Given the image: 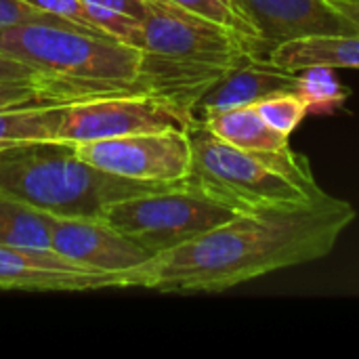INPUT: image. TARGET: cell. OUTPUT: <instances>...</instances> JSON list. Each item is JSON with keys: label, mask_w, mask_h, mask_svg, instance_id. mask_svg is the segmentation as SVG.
I'll return each instance as SVG.
<instances>
[{"label": "cell", "mask_w": 359, "mask_h": 359, "mask_svg": "<svg viewBox=\"0 0 359 359\" xmlns=\"http://www.w3.org/2000/svg\"><path fill=\"white\" fill-rule=\"evenodd\" d=\"M353 219L355 208L339 198L301 210L240 212L229 223L124 271L122 288L221 292L330 255Z\"/></svg>", "instance_id": "1"}, {"label": "cell", "mask_w": 359, "mask_h": 359, "mask_svg": "<svg viewBox=\"0 0 359 359\" xmlns=\"http://www.w3.org/2000/svg\"><path fill=\"white\" fill-rule=\"evenodd\" d=\"M0 50L32 67L55 103L147 93L141 48L67 21L0 27Z\"/></svg>", "instance_id": "2"}, {"label": "cell", "mask_w": 359, "mask_h": 359, "mask_svg": "<svg viewBox=\"0 0 359 359\" xmlns=\"http://www.w3.org/2000/svg\"><path fill=\"white\" fill-rule=\"evenodd\" d=\"M137 48L145 55L147 93L170 99L189 111L229 67L265 53L257 38L166 0H147Z\"/></svg>", "instance_id": "3"}, {"label": "cell", "mask_w": 359, "mask_h": 359, "mask_svg": "<svg viewBox=\"0 0 359 359\" xmlns=\"http://www.w3.org/2000/svg\"><path fill=\"white\" fill-rule=\"evenodd\" d=\"M191 141L189 181L238 212L301 210L330 196L313 179L309 160L290 145L255 151L225 143L200 120L187 128Z\"/></svg>", "instance_id": "4"}, {"label": "cell", "mask_w": 359, "mask_h": 359, "mask_svg": "<svg viewBox=\"0 0 359 359\" xmlns=\"http://www.w3.org/2000/svg\"><path fill=\"white\" fill-rule=\"evenodd\" d=\"M166 185L99 170L84 162L67 141H36L0 149V194L53 217L101 219L109 204Z\"/></svg>", "instance_id": "5"}, {"label": "cell", "mask_w": 359, "mask_h": 359, "mask_svg": "<svg viewBox=\"0 0 359 359\" xmlns=\"http://www.w3.org/2000/svg\"><path fill=\"white\" fill-rule=\"evenodd\" d=\"M238 215V210L185 179L114 202L101 219L151 255H158L229 223Z\"/></svg>", "instance_id": "6"}, {"label": "cell", "mask_w": 359, "mask_h": 359, "mask_svg": "<svg viewBox=\"0 0 359 359\" xmlns=\"http://www.w3.org/2000/svg\"><path fill=\"white\" fill-rule=\"evenodd\" d=\"M194 120L189 109L151 93L97 97L65 107L57 141L86 143L139 133L187 130Z\"/></svg>", "instance_id": "7"}, {"label": "cell", "mask_w": 359, "mask_h": 359, "mask_svg": "<svg viewBox=\"0 0 359 359\" xmlns=\"http://www.w3.org/2000/svg\"><path fill=\"white\" fill-rule=\"evenodd\" d=\"M76 154L109 175L143 183H179L191 172L187 130L139 133L116 139L74 143Z\"/></svg>", "instance_id": "8"}, {"label": "cell", "mask_w": 359, "mask_h": 359, "mask_svg": "<svg viewBox=\"0 0 359 359\" xmlns=\"http://www.w3.org/2000/svg\"><path fill=\"white\" fill-rule=\"evenodd\" d=\"M236 11L250 25L263 50L271 53L288 40L359 34V29L330 0H231Z\"/></svg>", "instance_id": "9"}, {"label": "cell", "mask_w": 359, "mask_h": 359, "mask_svg": "<svg viewBox=\"0 0 359 359\" xmlns=\"http://www.w3.org/2000/svg\"><path fill=\"white\" fill-rule=\"evenodd\" d=\"M50 248L65 259L103 273L130 271L154 255L103 219L53 217Z\"/></svg>", "instance_id": "10"}, {"label": "cell", "mask_w": 359, "mask_h": 359, "mask_svg": "<svg viewBox=\"0 0 359 359\" xmlns=\"http://www.w3.org/2000/svg\"><path fill=\"white\" fill-rule=\"evenodd\" d=\"M122 288V273L82 267L53 248L0 246V290L82 292Z\"/></svg>", "instance_id": "11"}, {"label": "cell", "mask_w": 359, "mask_h": 359, "mask_svg": "<svg viewBox=\"0 0 359 359\" xmlns=\"http://www.w3.org/2000/svg\"><path fill=\"white\" fill-rule=\"evenodd\" d=\"M297 72L273 65L269 59L250 57L229 67L191 107L196 120H204L212 114L257 105L259 101L278 95L294 93Z\"/></svg>", "instance_id": "12"}, {"label": "cell", "mask_w": 359, "mask_h": 359, "mask_svg": "<svg viewBox=\"0 0 359 359\" xmlns=\"http://www.w3.org/2000/svg\"><path fill=\"white\" fill-rule=\"evenodd\" d=\"M267 59L273 65L292 72L311 65L359 69V34H324L288 40L271 48Z\"/></svg>", "instance_id": "13"}, {"label": "cell", "mask_w": 359, "mask_h": 359, "mask_svg": "<svg viewBox=\"0 0 359 359\" xmlns=\"http://www.w3.org/2000/svg\"><path fill=\"white\" fill-rule=\"evenodd\" d=\"M212 135L229 145L255 151H278L288 147V137L271 128L257 105L236 107L200 120Z\"/></svg>", "instance_id": "14"}, {"label": "cell", "mask_w": 359, "mask_h": 359, "mask_svg": "<svg viewBox=\"0 0 359 359\" xmlns=\"http://www.w3.org/2000/svg\"><path fill=\"white\" fill-rule=\"evenodd\" d=\"M69 103L27 105L0 111V149L21 143L57 141L59 124Z\"/></svg>", "instance_id": "15"}, {"label": "cell", "mask_w": 359, "mask_h": 359, "mask_svg": "<svg viewBox=\"0 0 359 359\" xmlns=\"http://www.w3.org/2000/svg\"><path fill=\"white\" fill-rule=\"evenodd\" d=\"M0 246L50 248V215L0 194Z\"/></svg>", "instance_id": "16"}, {"label": "cell", "mask_w": 359, "mask_h": 359, "mask_svg": "<svg viewBox=\"0 0 359 359\" xmlns=\"http://www.w3.org/2000/svg\"><path fill=\"white\" fill-rule=\"evenodd\" d=\"M294 93L303 99L307 114H332L345 105L349 88L339 82L334 67L311 65L297 72Z\"/></svg>", "instance_id": "17"}, {"label": "cell", "mask_w": 359, "mask_h": 359, "mask_svg": "<svg viewBox=\"0 0 359 359\" xmlns=\"http://www.w3.org/2000/svg\"><path fill=\"white\" fill-rule=\"evenodd\" d=\"M257 109L271 128H276L278 133H282L286 137H290L292 130L307 116V107H305L303 99L292 90L290 93H278V95H271V97L259 101Z\"/></svg>", "instance_id": "18"}, {"label": "cell", "mask_w": 359, "mask_h": 359, "mask_svg": "<svg viewBox=\"0 0 359 359\" xmlns=\"http://www.w3.org/2000/svg\"><path fill=\"white\" fill-rule=\"evenodd\" d=\"M170 4H177L194 15H200L204 19H210L215 23H221L229 29H236L240 34H246V36H252V29L250 25L244 21V17L236 11L233 2L231 0H166ZM259 40V38H257Z\"/></svg>", "instance_id": "19"}, {"label": "cell", "mask_w": 359, "mask_h": 359, "mask_svg": "<svg viewBox=\"0 0 359 359\" xmlns=\"http://www.w3.org/2000/svg\"><path fill=\"white\" fill-rule=\"evenodd\" d=\"M55 101L29 80H0V111L27 105H53Z\"/></svg>", "instance_id": "20"}, {"label": "cell", "mask_w": 359, "mask_h": 359, "mask_svg": "<svg viewBox=\"0 0 359 359\" xmlns=\"http://www.w3.org/2000/svg\"><path fill=\"white\" fill-rule=\"evenodd\" d=\"M21 2H25V4H29L34 8H40V11H44V13H48L53 17H59L63 21H69V23L86 29V32L103 34L93 25L82 0H21Z\"/></svg>", "instance_id": "21"}, {"label": "cell", "mask_w": 359, "mask_h": 359, "mask_svg": "<svg viewBox=\"0 0 359 359\" xmlns=\"http://www.w3.org/2000/svg\"><path fill=\"white\" fill-rule=\"evenodd\" d=\"M25 21H63V19L53 17L40 8H34L21 0H0V27L17 25Z\"/></svg>", "instance_id": "22"}, {"label": "cell", "mask_w": 359, "mask_h": 359, "mask_svg": "<svg viewBox=\"0 0 359 359\" xmlns=\"http://www.w3.org/2000/svg\"><path fill=\"white\" fill-rule=\"evenodd\" d=\"M0 80H29V82L38 84L34 69L27 67L25 63L13 59L4 50H0Z\"/></svg>", "instance_id": "23"}, {"label": "cell", "mask_w": 359, "mask_h": 359, "mask_svg": "<svg viewBox=\"0 0 359 359\" xmlns=\"http://www.w3.org/2000/svg\"><path fill=\"white\" fill-rule=\"evenodd\" d=\"M359 29V0H330Z\"/></svg>", "instance_id": "24"}]
</instances>
